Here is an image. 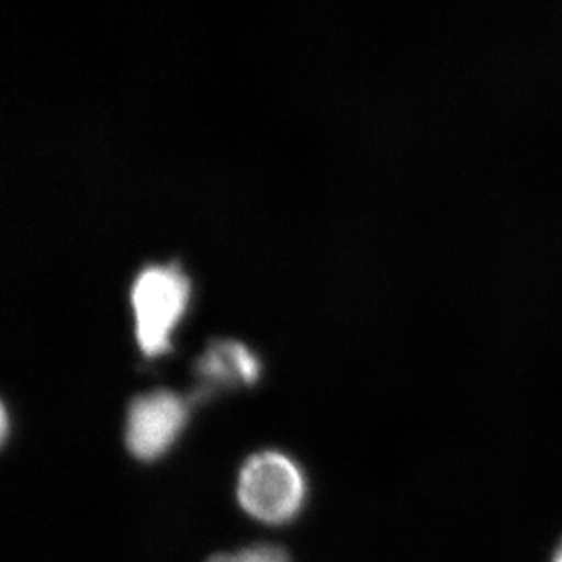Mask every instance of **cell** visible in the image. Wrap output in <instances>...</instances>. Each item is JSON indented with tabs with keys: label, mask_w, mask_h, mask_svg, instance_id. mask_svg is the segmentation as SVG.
<instances>
[{
	"label": "cell",
	"mask_w": 562,
	"mask_h": 562,
	"mask_svg": "<svg viewBox=\"0 0 562 562\" xmlns=\"http://www.w3.org/2000/svg\"><path fill=\"white\" fill-rule=\"evenodd\" d=\"M237 499L254 519L284 525L303 509L306 479L297 462L281 451H260L240 470Z\"/></svg>",
	"instance_id": "6da1fadb"
},
{
	"label": "cell",
	"mask_w": 562,
	"mask_h": 562,
	"mask_svg": "<svg viewBox=\"0 0 562 562\" xmlns=\"http://www.w3.org/2000/svg\"><path fill=\"white\" fill-rule=\"evenodd\" d=\"M190 297V282L177 265L148 266L133 282L135 337L144 356L170 348V334Z\"/></svg>",
	"instance_id": "7a4b0ae2"
},
{
	"label": "cell",
	"mask_w": 562,
	"mask_h": 562,
	"mask_svg": "<svg viewBox=\"0 0 562 562\" xmlns=\"http://www.w3.org/2000/svg\"><path fill=\"white\" fill-rule=\"evenodd\" d=\"M188 406L177 393H146L133 398L127 409V450L138 461L165 456L187 426Z\"/></svg>",
	"instance_id": "3957f363"
},
{
	"label": "cell",
	"mask_w": 562,
	"mask_h": 562,
	"mask_svg": "<svg viewBox=\"0 0 562 562\" xmlns=\"http://www.w3.org/2000/svg\"><path fill=\"white\" fill-rule=\"evenodd\" d=\"M202 375L215 381H235L240 379L245 382L257 381L260 368L250 350L237 342H226L218 351H212L204 359L201 367Z\"/></svg>",
	"instance_id": "277c9868"
},
{
	"label": "cell",
	"mask_w": 562,
	"mask_h": 562,
	"mask_svg": "<svg viewBox=\"0 0 562 562\" xmlns=\"http://www.w3.org/2000/svg\"><path fill=\"white\" fill-rule=\"evenodd\" d=\"M207 562H292L282 548L262 547L246 548L235 553H218Z\"/></svg>",
	"instance_id": "5b68a950"
},
{
	"label": "cell",
	"mask_w": 562,
	"mask_h": 562,
	"mask_svg": "<svg viewBox=\"0 0 562 562\" xmlns=\"http://www.w3.org/2000/svg\"><path fill=\"white\" fill-rule=\"evenodd\" d=\"M552 562H562V541L559 542V547L555 548V553H553Z\"/></svg>",
	"instance_id": "8992f818"
}]
</instances>
